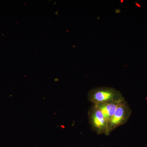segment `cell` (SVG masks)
<instances>
[{
  "mask_svg": "<svg viewBox=\"0 0 147 147\" xmlns=\"http://www.w3.org/2000/svg\"><path fill=\"white\" fill-rule=\"evenodd\" d=\"M88 98L94 104L119 103L125 100L121 92L113 88L100 87L94 88L89 92Z\"/></svg>",
  "mask_w": 147,
  "mask_h": 147,
  "instance_id": "6da1fadb",
  "label": "cell"
},
{
  "mask_svg": "<svg viewBox=\"0 0 147 147\" xmlns=\"http://www.w3.org/2000/svg\"><path fill=\"white\" fill-rule=\"evenodd\" d=\"M89 121L92 129L98 134H110L109 125L101 111L96 105L93 104L88 112Z\"/></svg>",
  "mask_w": 147,
  "mask_h": 147,
  "instance_id": "7a4b0ae2",
  "label": "cell"
},
{
  "mask_svg": "<svg viewBox=\"0 0 147 147\" xmlns=\"http://www.w3.org/2000/svg\"><path fill=\"white\" fill-rule=\"evenodd\" d=\"M131 114V109L125 100L120 103L109 124L110 134L119 127L126 123Z\"/></svg>",
  "mask_w": 147,
  "mask_h": 147,
  "instance_id": "3957f363",
  "label": "cell"
},
{
  "mask_svg": "<svg viewBox=\"0 0 147 147\" xmlns=\"http://www.w3.org/2000/svg\"><path fill=\"white\" fill-rule=\"evenodd\" d=\"M119 104L117 103H101L95 104L100 109L109 125L110 121L112 118Z\"/></svg>",
  "mask_w": 147,
  "mask_h": 147,
  "instance_id": "277c9868",
  "label": "cell"
}]
</instances>
